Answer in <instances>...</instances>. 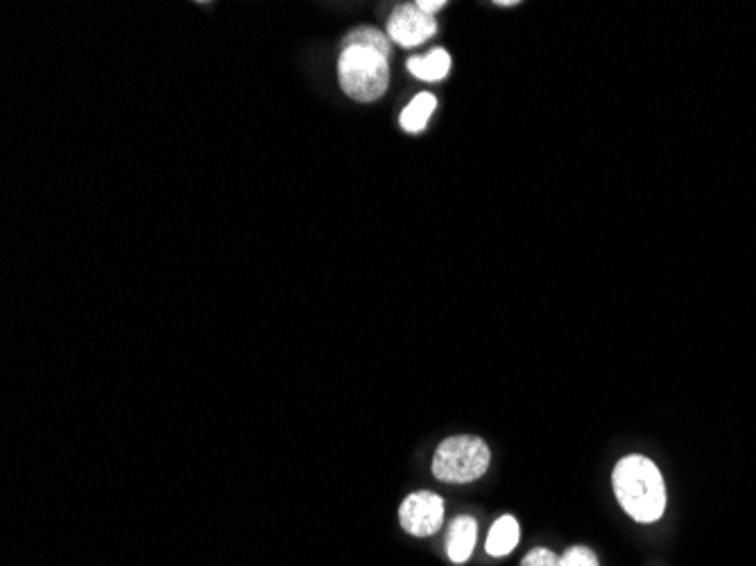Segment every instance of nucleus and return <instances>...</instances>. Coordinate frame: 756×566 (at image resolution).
I'll return each instance as SVG.
<instances>
[{
    "mask_svg": "<svg viewBox=\"0 0 756 566\" xmlns=\"http://www.w3.org/2000/svg\"><path fill=\"white\" fill-rule=\"evenodd\" d=\"M347 46H363V48H374L378 53L390 57V41L385 34H381L374 28H358L354 32H349L345 41H342V48Z\"/></svg>",
    "mask_w": 756,
    "mask_h": 566,
    "instance_id": "obj_10",
    "label": "nucleus"
},
{
    "mask_svg": "<svg viewBox=\"0 0 756 566\" xmlns=\"http://www.w3.org/2000/svg\"><path fill=\"white\" fill-rule=\"evenodd\" d=\"M408 71L426 82H440L451 71V57L446 50L437 48L431 50L428 55L422 57H410L408 59Z\"/></svg>",
    "mask_w": 756,
    "mask_h": 566,
    "instance_id": "obj_7",
    "label": "nucleus"
},
{
    "mask_svg": "<svg viewBox=\"0 0 756 566\" xmlns=\"http://www.w3.org/2000/svg\"><path fill=\"white\" fill-rule=\"evenodd\" d=\"M444 5H446L444 0H417V7H419V10L426 12V14H431V16H433L435 12H440Z\"/></svg>",
    "mask_w": 756,
    "mask_h": 566,
    "instance_id": "obj_13",
    "label": "nucleus"
},
{
    "mask_svg": "<svg viewBox=\"0 0 756 566\" xmlns=\"http://www.w3.org/2000/svg\"><path fill=\"white\" fill-rule=\"evenodd\" d=\"M437 100L431 93H419V96L410 102V105L401 111V127L410 134L422 132L428 118L433 116Z\"/></svg>",
    "mask_w": 756,
    "mask_h": 566,
    "instance_id": "obj_9",
    "label": "nucleus"
},
{
    "mask_svg": "<svg viewBox=\"0 0 756 566\" xmlns=\"http://www.w3.org/2000/svg\"><path fill=\"white\" fill-rule=\"evenodd\" d=\"M489 453L487 444L474 435H458L444 440L435 451L433 458V474L442 483L465 485L474 483L489 467Z\"/></svg>",
    "mask_w": 756,
    "mask_h": 566,
    "instance_id": "obj_3",
    "label": "nucleus"
},
{
    "mask_svg": "<svg viewBox=\"0 0 756 566\" xmlns=\"http://www.w3.org/2000/svg\"><path fill=\"white\" fill-rule=\"evenodd\" d=\"M476 521L471 517H458L449 528L446 535V553H449L451 562L462 564L467 562L476 546Z\"/></svg>",
    "mask_w": 756,
    "mask_h": 566,
    "instance_id": "obj_6",
    "label": "nucleus"
},
{
    "mask_svg": "<svg viewBox=\"0 0 756 566\" xmlns=\"http://www.w3.org/2000/svg\"><path fill=\"white\" fill-rule=\"evenodd\" d=\"M519 537H521V530H519L517 519L510 517V514H505V517L498 519L492 526V530H489L487 553L494 557L508 555L514 551V546L519 544Z\"/></svg>",
    "mask_w": 756,
    "mask_h": 566,
    "instance_id": "obj_8",
    "label": "nucleus"
},
{
    "mask_svg": "<svg viewBox=\"0 0 756 566\" xmlns=\"http://www.w3.org/2000/svg\"><path fill=\"white\" fill-rule=\"evenodd\" d=\"M401 526L415 537H428L440 530L444 521V501L433 492L410 494L399 510Z\"/></svg>",
    "mask_w": 756,
    "mask_h": 566,
    "instance_id": "obj_4",
    "label": "nucleus"
},
{
    "mask_svg": "<svg viewBox=\"0 0 756 566\" xmlns=\"http://www.w3.org/2000/svg\"><path fill=\"white\" fill-rule=\"evenodd\" d=\"M338 75L342 89L347 91L349 98L358 102H374L388 89V55L378 53L374 48L347 46L340 53Z\"/></svg>",
    "mask_w": 756,
    "mask_h": 566,
    "instance_id": "obj_2",
    "label": "nucleus"
},
{
    "mask_svg": "<svg viewBox=\"0 0 756 566\" xmlns=\"http://www.w3.org/2000/svg\"><path fill=\"white\" fill-rule=\"evenodd\" d=\"M562 566H598V557L589 548L573 546L562 555Z\"/></svg>",
    "mask_w": 756,
    "mask_h": 566,
    "instance_id": "obj_11",
    "label": "nucleus"
},
{
    "mask_svg": "<svg viewBox=\"0 0 756 566\" xmlns=\"http://www.w3.org/2000/svg\"><path fill=\"white\" fill-rule=\"evenodd\" d=\"M614 492L634 521L652 523L666 510V487L657 465L643 456H627L614 469Z\"/></svg>",
    "mask_w": 756,
    "mask_h": 566,
    "instance_id": "obj_1",
    "label": "nucleus"
},
{
    "mask_svg": "<svg viewBox=\"0 0 756 566\" xmlns=\"http://www.w3.org/2000/svg\"><path fill=\"white\" fill-rule=\"evenodd\" d=\"M521 566H562V557H557L548 548H535V551L523 557Z\"/></svg>",
    "mask_w": 756,
    "mask_h": 566,
    "instance_id": "obj_12",
    "label": "nucleus"
},
{
    "mask_svg": "<svg viewBox=\"0 0 756 566\" xmlns=\"http://www.w3.org/2000/svg\"><path fill=\"white\" fill-rule=\"evenodd\" d=\"M388 32L394 44L412 48L424 44L426 39H431L437 32V23L431 14L419 10L417 3H408L392 12L388 21Z\"/></svg>",
    "mask_w": 756,
    "mask_h": 566,
    "instance_id": "obj_5",
    "label": "nucleus"
}]
</instances>
